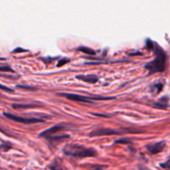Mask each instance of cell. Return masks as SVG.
Here are the masks:
<instances>
[{
    "label": "cell",
    "instance_id": "cell-2",
    "mask_svg": "<svg viewBox=\"0 0 170 170\" xmlns=\"http://www.w3.org/2000/svg\"><path fill=\"white\" fill-rule=\"evenodd\" d=\"M63 152L66 155L77 158H86V157H95L97 155L96 151L91 148H86L82 145L78 144H69L65 146Z\"/></svg>",
    "mask_w": 170,
    "mask_h": 170
},
{
    "label": "cell",
    "instance_id": "cell-13",
    "mask_svg": "<svg viewBox=\"0 0 170 170\" xmlns=\"http://www.w3.org/2000/svg\"><path fill=\"white\" fill-rule=\"evenodd\" d=\"M49 169L51 170H63L60 164H58L56 160H55L54 162H52V164H51L49 165Z\"/></svg>",
    "mask_w": 170,
    "mask_h": 170
},
{
    "label": "cell",
    "instance_id": "cell-14",
    "mask_svg": "<svg viewBox=\"0 0 170 170\" xmlns=\"http://www.w3.org/2000/svg\"><path fill=\"white\" fill-rule=\"evenodd\" d=\"M12 148V145L8 142H4L3 140H2V144H1V149L2 151H8Z\"/></svg>",
    "mask_w": 170,
    "mask_h": 170
},
{
    "label": "cell",
    "instance_id": "cell-16",
    "mask_svg": "<svg viewBox=\"0 0 170 170\" xmlns=\"http://www.w3.org/2000/svg\"><path fill=\"white\" fill-rule=\"evenodd\" d=\"M69 61H70V59H68V58H62V59L58 61V62L56 64V66L57 67H60V66H63L64 64H66V63L69 62Z\"/></svg>",
    "mask_w": 170,
    "mask_h": 170
},
{
    "label": "cell",
    "instance_id": "cell-23",
    "mask_svg": "<svg viewBox=\"0 0 170 170\" xmlns=\"http://www.w3.org/2000/svg\"><path fill=\"white\" fill-rule=\"evenodd\" d=\"M101 168H102V166H100L98 168H94V169H91V170H101Z\"/></svg>",
    "mask_w": 170,
    "mask_h": 170
},
{
    "label": "cell",
    "instance_id": "cell-1",
    "mask_svg": "<svg viewBox=\"0 0 170 170\" xmlns=\"http://www.w3.org/2000/svg\"><path fill=\"white\" fill-rule=\"evenodd\" d=\"M155 58L152 61L148 62L145 65V69L148 71V75L154 74L156 72H162L165 70L166 61H167V55L165 52L162 49L159 45L155 43Z\"/></svg>",
    "mask_w": 170,
    "mask_h": 170
},
{
    "label": "cell",
    "instance_id": "cell-3",
    "mask_svg": "<svg viewBox=\"0 0 170 170\" xmlns=\"http://www.w3.org/2000/svg\"><path fill=\"white\" fill-rule=\"evenodd\" d=\"M58 95L64 96L66 99L70 100H75V101H81V102H87V103H92L93 100H112L115 99V97H105V96H94V97H90V96H85L82 95H77V94L72 93H57Z\"/></svg>",
    "mask_w": 170,
    "mask_h": 170
},
{
    "label": "cell",
    "instance_id": "cell-15",
    "mask_svg": "<svg viewBox=\"0 0 170 170\" xmlns=\"http://www.w3.org/2000/svg\"><path fill=\"white\" fill-rule=\"evenodd\" d=\"M154 45H155V43L153 42H152V41H151L149 38H148L147 40H146V47H147V49L154 50L155 49Z\"/></svg>",
    "mask_w": 170,
    "mask_h": 170
},
{
    "label": "cell",
    "instance_id": "cell-21",
    "mask_svg": "<svg viewBox=\"0 0 170 170\" xmlns=\"http://www.w3.org/2000/svg\"><path fill=\"white\" fill-rule=\"evenodd\" d=\"M27 52V50L22 49V48L18 47V48H16L15 50H13V53H17V52Z\"/></svg>",
    "mask_w": 170,
    "mask_h": 170
},
{
    "label": "cell",
    "instance_id": "cell-18",
    "mask_svg": "<svg viewBox=\"0 0 170 170\" xmlns=\"http://www.w3.org/2000/svg\"><path fill=\"white\" fill-rule=\"evenodd\" d=\"M0 71H11V72H14V71L9 66H2L0 67Z\"/></svg>",
    "mask_w": 170,
    "mask_h": 170
},
{
    "label": "cell",
    "instance_id": "cell-6",
    "mask_svg": "<svg viewBox=\"0 0 170 170\" xmlns=\"http://www.w3.org/2000/svg\"><path fill=\"white\" fill-rule=\"evenodd\" d=\"M165 148V142L164 141H160L158 143H154L151 144L146 145V148L148 152L151 154H159L160 152H162Z\"/></svg>",
    "mask_w": 170,
    "mask_h": 170
},
{
    "label": "cell",
    "instance_id": "cell-22",
    "mask_svg": "<svg viewBox=\"0 0 170 170\" xmlns=\"http://www.w3.org/2000/svg\"><path fill=\"white\" fill-rule=\"evenodd\" d=\"M94 115H96V116H103V117H109V115H101V114H97V113H92Z\"/></svg>",
    "mask_w": 170,
    "mask_h": 170
},
{
    "label": "cell",
    "instance_id": "cell-19",
    "mask_svg": "<svg viewBox=\"0 0 170 170\" xmlns=\"http://www.w3.org/2000/svg\"><path fill=\"white\" fill-rule=\"evenodd\" d=\"M17 88H21V89H24V90H31V91H33V90H36V88L33 87V86H21V85H17Z\"/></svg>",
    "mask_w": 170,
    "mask_h": 170
},
{
    "label": "cell",
    "instance_id": "cell-17",
    "mask_svg": "<svg viewBox=\"0 0 170 170\" xmlns=\"http://www.w3.org/2000/svg\"><path fill=\"white\" fill-rule=\"evenodd\" d=\"M115 143L116 144H130L131 140L130 139H121L116 140Z\"/></svg>",
    "mask_w": 170,
    "mask_h": 170
},
{
    "label": "cell",
    "instance_id": "cell-8",
    "mask_svg": "<svg viewBox=\"0 0 170 170\" xmlns=\"http://www.w3.org/2000/svg\"><path fill=\"white\" fill-rule=\"evenodd\" d=\"M80 81H82L84 82L91 83V84H94L96 83L99 80V77H97L96 75L94 74H91V75H78L76 77Z\"/></svg>",
    "mask_w": 170,
    "mask_h": 170
},
{
    "label": "cell",
    "instance_id": "cell-20",
    "mask_svg": "<svg viewBox=\"0 0 170 170\" xmlns=\"http://www.w3.org/2000/svg\"><path fill=\"white\" fill-rule=\"evenodd\" d=\"M0 86H1V89H2V90H4V91H9V92H13V90L11 89V88L7 87L5 86H3V85H1Z\"/></svg>",
    "mask_w": 170,
    "mask_h": 170
},
{
    "label": "cell",
    "instance_id": "cell-12",
    "mask_svg": "<svg viewBox=\"0 0 170 170\" xmlns=\"http://www.w3.org/2000/svg\"><path fill=\"white\" fill-rule=\"evenodd\" d=\"M77 50L80 51V52H82L86 54H89V55H95V52L93 49L87 47H79Z\"/></svg>",
    "mask_w": 170,
    "mask_h": 170
},
{
    "label": "cell",
    "instance_id": "cell-9",
    "mask_svg": "<svg viewBox=\"0 0 170 170\" xmlns=\"http://www.w3.org/2000/svg\"><path fill=\"white\" fill-rule=\"evenodd\" d=\"M169 98L168 96H164V97L160 98L158 102L153 105H154V107H157L159 109H167L169 106Z\"/></svg>",
    "mask_w": 170,
    "mask_h": 170
},
{
    "label": "cell",
    "instance_id": "cell-7",
    "mask_svg": "<svg viewBox=\"0 0 170 170\" xmlns=\"http://www.w3.org/2000/svg\"><path fill=\"white\" fill-rule=\"evenodd\" d=\"M64 128H65V127L63 126V125H56L55 126L51 127L49 129H47V130H46L42 131L40 134L39 136L46 138L52 137V136H53V134H55L56 133H58L59 131L63 130Z\"/></svg>",
    "mask_w": 170,
    "mask_h": 170
},
{
    "label": "cell",
    "instance_id": "cell-10",
    "mask_svg": "<svg viewBox=\"0 0 170 170\" xmlns=\"http://www.w3.org/2000/svg\"><path fill=\"white\" fill-rule=\"evenodd\" d=\"M12 106L13 109H29V108L38 107V105L34 104H13Z\"/></svg>",
    "mask_w": 170,
    "mask_h": 170
},
{
    "label": "cell",
    "instance_id": "cell-11",
    "mask_svg": "<svg viewBox=\"0 0 170 170\" xmlns=\"http://www.w3.org/2000/svg\"><path fill=\"white\" fill-rule=\"evenodd\" d=\"M163 86H164L163 83L161 82L156 83V84H154V85H153V86H151L150 90H151V91H152L154 95H157V94L159 93V92L163 90Z\"/></svg>",
    "mask_w": 170,
    "mask_h": 170
},
{
    "label": "cell",
    "instance_id": "cell-5",
    "mask_svg": "<svg viewBox=\"0 0 170 170\" xmlns=\"http://www.w3.org/2000/svg\"><path fill=\"white\" fill-rule=\"evenodd\" d=\"M123 133H125V131L104 128V129H97L95 130H93L92 132H91L89 135L91 137H95V136H104V135H112V134H121Z\"/></svg>",
    "mask_w": 170,
    "mask_h": 170
},
{
    "label": "cell",
    "instance_id": "cell-4",
    "mask_svg": "<svg viewBox=\"0 0 170 170\" xmlns=\"http://www.w3.org/2000/svg\"><path fill=\"white\" fill-rule=\"evenodd\" d=\"M3 115L6 116L7 118L10 119L12 121H16V122H19V123H22V124H35V123H39V122H44L43 120H41V119H37V118H23L21 116H17V115H13L10 113H3Z\"/></svg>",
    "mask_w": 170,
    "mask_h": 170
}]
</instances>
